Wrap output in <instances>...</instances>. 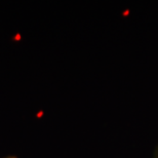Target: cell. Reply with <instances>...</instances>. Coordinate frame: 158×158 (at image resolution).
Listing matches in <instances>:
<instances>
[{
	"label": "cell",
	"instance_id": "6da1fadb",
	"mask_svg": "<svg viewBox=\"0 0 158 158\" xmlns=\"http://www.w3.org/2000/svg\"><path fill=\"white\" fill-rule=\"evenodd\" d=\"M154 158H158V145H157L155 151H154Z\"/></svg>",
	"mask_w": 158,
	"mask_h": 158
},
{
	"label": "cell",
	"instance_id": "7a4b0ae2",
	"mask_svg": "<svg viewBox=\"0 0 158 158\" xmlns=\"http://www.w3.org/2000/svg\"><path fill=\"white\" fill-rule=\"evenodd\" d=\"M5 158H18V157H15V156H8V157H5Z\"/></svg>",
	"mask_w": 158,
	"mask_h": 158
}]
</instances>
